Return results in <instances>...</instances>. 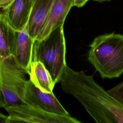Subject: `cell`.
<instances>
[{"label": "cell", "instance_id": "cell-1", "mask_svg": "<svg viewBox=\"0 0 123 123\" xmlns=\"http://www.w3.org/2000/svg\"><path fill=\"white\" fill-rule=\"evenodd\" d=\"M62 90L75 98L98 123H123V106L98 85L92 75L66 66L60 81Z\"/></svg>", "mask_w": 123, "mask_h": 123}, {"label": "cell", "instance_id": "cell-2", "mask_svg": "<svg viewBox=\"0 0 123 123\" xmlns=\"http://www.w3.org/2000/svg\"><path fill=\"white\" fill-rule=\"evenodd\" d=\"M89 48L88 60L102 78H118L123 74V35L98 36Z\"/></svg>", "mask_w": 123, "mask_h": 123}, {"label": "cell", "instance_id": "cell-3", "mask_svg": "<svg viewBox=\"0 0 123 123\" xmlns=\"http://www.w3.org/2000/svg\"><path fill=\"white\" fill-rule=\"evenodd\" d=\"M66 43L63 25L53 30L48 36L34 43L32 62H41L55 85L59 83L66 66Z\"/></svg>", "mask_w": 123, "mask_h": 123}, {"label": "cell", "instance_id": "cell-4", "mask_svg": "<svg viewBox=\"0 0 123 123\" xmlns=\"http://www.w3.org/2000/svg\"><path fill=\"white\" fill-rule=\"evenodd\" d=\"M26 74L12 56H0V108L25 104Z\"/></svg>", "mask_w": 123, "mask_h": 123}, {"label": "cell", "instance_id": "cell-5", "mask_svg": "<svg viewBox=\"0 0 123 123\" xmlns=\"http://www.w3.org/2000/svg\"><path fill=\"white\" fill-rule=\"evenodd\" d=\"M9 114L6 123H79L71 115H61L46 112L27 104L5 108Z\"/></svg>", "mask_w": 123, "mask_h": 123}, {"label": "cell", "instance_id": "cell-6", "mask_svg": "<svg viewBox=\"0 0 123 123\" xmlns=\"http://www.w3.org/2000/svg\"><path fill=\"white\" fill-rule=\"evenodd\" d=\"M25 104L37 107L46 112L65 116L70 115L53 93L45 92L27 80L24 95Z\"/></svg>", "mask_w": 123, "mask_h": 123}, {"label": "cell", "instance_id": "cell-7", "mask_svg": "<svg viewBox=\"0 0 123 123\" xmlns=\"http://www.w3.org/2000/svg\"><path fill=\"white\" fill-rule=\"evenodd\" d=\"M34 41L28 33L26 25L21 31H15L12 57L17 65L28 74L32 62Z\"/></svg>", "mask_w": 123, "mask_h": 123}, {"label": "cell", "instance_id": "cell-8", "mask_svg": "<svg viewBox=\"0 0 123 123\" xmlns=\"http://www.w3.org/2000/svg\"><path fill=\"white\" fill-rule=\"evenodd\" d=\"M33 3V0H13L2 9L1 12L15 31H21L26 26Z\"/></svg>", "mask_w": 123, "mask_h": 123}, {"label": "cell", "instance_id": "cell-9", "mask_svg": "<svg viewBox=\"0 0 123 123\" xmlns=\"http://www.w3.org/2000/svg\"><path fill=\"white\" fill-rule=\"evenodd\" d=\"M74 6V0H54L46 21L36 40L45 38L54 29L64 25L66 16Z\"/></svg>", "mask_w": 123, "mask_h": 123}, {"label": "cell", "instance_id": "cell-10", "mask_svg": "<svg viewBox=\"0 0 123 123\" xmlns=\"http://www.w3.org/2000/svg\"><path fill=\"white\" fill-rule=\"evenodd\" d=\"M54 0H33L26 28L30 37L35 40L41 31Z\"/></svg>", "mask_w": 123, "mask_h": 123}, {"label": "cell", "instance_id": "cell-11", "mask_svg": "<svg viewBox=\"0 0 123 123\" xmlns=\"http://www.w3.org/2000/svg\"><path fill=\"white\" fill-rule=\"evenodd\" d=\"M28 74L29 80L41 91L53 92L55 85L49 72L41 62L33 61Z\"/></svg>", "mask_w": 123, "mask_h": 123}, {"label": "cell", "instance_id": "cell-12", "mask_svg": "<svg viewBox=\"0 0 123 123\" xmlns=\"http://www.w3.org/2000/svg\"><path fill=\"white\" fill-rule=\"evenodd\" d=\"M15 30L0 12V56H12Z\"/></svg>", "mask_w": 123, "mask_h": 123}, {"label": "cell", "instance_id": "cell-13", "mask_svg": "<svg viewBox=\"0 0 123 123\" xmlns=\"http://www.w3.org/2000/svg\"><path fill=\"white\" fill-rule=\"evenodd\" d=\"M107 91L116 101L123 106V81Z\"/></svg>", "mask_w": 123, "mask_h": 123}, {"label": "cell", "instance_id": "cell-14", "mask_svg": "<svg viewBox=\"0 0 123 123\" xmlns=\"http://www.w3.org/2000/svg\"><path fill=\"white\" fill-rule=\"evenodd\" d=\"M89 0H74V6L78 8L83 7Z\"/></svg>", "mask_w": 123, "mask_h": 123}, {"label": "cell", "instance_id": "cell-15", "mask_svg": "<svg viewBox=\"0 0 123 123\" xmlns=\"http://www.w3.org/2000/svg\"><path fill=\"white\" fill-rule=\"evenodd\" d=\"M13 0H0V9H3L8 6Z\"/></svg>", "mask_w": 123, "mask_h": 123}, {"label": "cell", "instance_id": "cell-16", "mask_svg": "<svg viewBox=\"0 0 123 123\" xmlns=\"http://www.w3.org/2000/svg\"><path fill=\"white\" fill-rule=\"evenodd\" d=\"M8 116L3 115L0 112V123H6Z\"/></svg>", "mask_w": 123, "mask_h": 123}, {"label": "cell", "instance_id": "cell-17", "mask_svg": "<svg viewBox=\"0 0 123 123\" xmlns=\"http://www.w3.org/2000/svg\"><path fill=\"white\" fill-rule=\"evenodd\" d=\"M94 0V1H96L99 2L100 3H101V2H104V1H110L111 0Z\"/></svg>", "mask_w": 123, "mask_h": 123}]
</instances>
